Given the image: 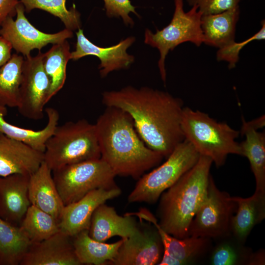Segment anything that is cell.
<instances>
[{"instance_id":"6da1fadb","label":"cell","mask_w":265,"mask_h":265,"mask_svg":"<svg viewBox=\"0 0 265 265\" xmlns=\"http://www.w3.org/2000/svg\"><path fill=\"white\" fill-rule=\"evenodd\" d=\"M102 102L129 113L144 143L164 158L185 140L181 128L183 101L168 92L128 86L104 92Z\"/></svg>"},{"instance_id":"7a4b0ae2","label":"cell","mask_w":265,"mask_h":265,"mask_svg":"<svg viewBox=\"0 0 265 265\" xmlns=\"http://www.w3.org/2000/svg\"><path fill=\"white\" fill-rule=\"evenodd\" d=\"M106 107L95 124L101 159L116 176L138 180L164 157L144 143L129 113L118 107Z\"/></svg>"},{"instance_id":"3957f363","label":"cell","mask_w":265,"mask_h":265,"mask_svg":"<svg viewBox=\"0 0 265 265\" xmlns=\"http://www.w3.org/2000/svg\"><path fill=\"white\" fill-rule=\"evenodd\" d=\"M212 163L200 155L196 163L160 195L158 223L168 234L178 238L187 237L189 225L206 199Z\"/></svg>"},{"instance_id":"277c9868","label":"cell","mask_w":265,"mask_h":265,"mask_svg":"<svg viewBox=\"0 0 265 265\" xmlns=\"http://www.w3.org/2000/svg\"><path fill=\"white\" fill-rule=\"evenodd\" d=\"M181 128L185 139L200 155L210 158L217 167L225 164L229 155L241 156L239 143L236 141L239 131L207 113L184 107Z\"/></svg>"},{"instance_id":"5b68a950","label":"cell","mask_w":265,"mask_h":265,"mask_svg":"<svg viewBox=\"0 0 265 265\" xmlns=\"http://www.w3.org/2000/svg\"><path fill=\"white\" fill-rule=\"evenodd\" d=\"M101 158L95 124L85 119L56 127L47 140L44 161L53 171L66 165Z\"/></svg>"},{"instance_id":"8992f818","label":"cell","mask_w":265,"mask_h":265,"mask_svg":"<svg viewBox=\"0 0 265 265\" xmlns=\"http://www.w3.org/2000/svg\"><path fill=\"white\" fill-rule=\"evenodd\" d=\"M199 156L185 139L175 147L164 163L138 179L128 196V202L155 203L164 191L196 163Z\"/></svg>"},{"instance_id":"52a82bcc","label":"cell","mask_w":265,"mask_h":265,"mask_svg":"<svg viewBox=\"0 0 265 265\" xmlns=\"http://www.w3.org/2000/svg\"><path fill=\"white\" fill-rule=\"evenodd\" d=\"M52 175L64 206L95 189L118 186L116 175L101 158L64 166L53 171Z\"/></svg>"},{"instance_id":"ba28073f","label":"cell","mask_w":265,"mask_h":265,"mask_svg":"<svg viewBox=\"0 0 265 265\" xmlns=\"http://www.w3.org/2000/svg\"><path fill=\"white\" fill-rule=\"evenodd\" d=\"M175 11L170 23L155 33L147 29L144 34V43L156 48L159 52L158 61L161 78L165 83L166 73L165 67L166 56L179 45L190 42L196 46L203 43L201 27L202 13L196 6L186 12L183 9V0H175Z\"/></svg>"},{"instance_id":"9c48e42d","label":"cell","mask_w":265,"mask_h":265,"mask_svg":"<svg viewBox=\"0 0 265 265\" xmlns=\"http://www.w3.org/2000/svg\"><path fill=\"white\" fill-rule=\"evenodd\" d=\"M232 196L220 190L210 175L206 199L188 228L187 237L216 239L230 235V225L237 209Z\"/></svg>"},{"instance_id":"30bf717a","label":"cell","mask_w":265,"mask_h":265,"mask_svg":"<svg viewBox=\"0 0 265 265\" xmlns=\"http://www.w3.org/2000/svg\"><path fill=\"white\" fill-rule=\"evenodd\" d=\"M44 53L25 57L20 86L19 112L25 118L38 120L44 117V106L49 101L50 80L43 66Z\"/></svg>"},{"instance_id":"8fae6325","label":"cell","mask_w":265,"mask_h":265,"mask_svg":"<svg viewBox=\"0 0 265 265\" xmlns=\"http://www.w3.org/2000/svg\"><path fill=\"white\" fill-rule=\"evenodd\" d=\"M25 7L19 3L16 8V18L8 17L0 27V35L7 40L13 48L25 56L30 55L34 49L39 51L49 44L62 42L73 36L67 28L55 33H47L35 28L25 15Z\"/></svg>"},{"instance_id":"7c38bea8","label":"cell","mask_w":265,"mask_h":265,"mask_svg":"<svg viewBox=\"0 0 265 265\" xmlns=\"http://www.w3.org/2000/svg\"><path fill=\"white\" fill-rule=\"evenodd\" d=\"M152 225L139 227L134 235L123 239L115 257L108 265H158L163 253V246L158 229Z\"/></svg>"},{"instance_id":"4fadbf2b","label":"cell","mask_w":265,"mask_h":265,"mask_svg":"<svg viewBox=\"0 0 265 265\" xmlns=\"http://www.w3.org/2000/svg\"><path fill=\"white\" fill-rule=\"evenodd\" d=\"M121 194V190L118 186L110 189L99 188L64 206L59 219L60 231L73 237L82 231L88 230L96 208Z\"/></svg>"},{"instance_id":"5bb4252c","label":"cell","mask_w":265,"mask_h":265,"mask_svg":"<svg viewBox=\"0 0 265 265\" xmlns=\"http://www.w3.org/2000/svg\"><path fill=\"white\" fill-rule=\"evenodd\" d=\"M76 35V49L71 52L70 59L76 60L87 55L96 56L101 62L99 68L102 77H106L113 71L128 68L134 61L133 56L127 52L135 41L133 37H128L114 46L104 48L92 43L80 28Z\"/></svg>"},{"instance_id":"9a60e30c","label":"cell","mask_w":265,"mask_h":265,"mask_svg":"<svg viewBox=\"0 0 265 265\" xmlns=\"http://www.w3.org/2000/svg\"><path fill=\"white\" fill-rule=\"evenodd\" d=\"M20 265H81L72 238L59 231L39 242L31 243Z\"/></svg>"},{"instance_id":"2e32d148","label":"cell","mask_w":265,"mask_h":265,"mask_svg":"<svg viewBox=\"0 0 265 265\" xmlns=\"http://www.w3.org/2000/svg\"><path fill=\"white\" fill-rule=\"evenodd\" d=\"M163 246V253L159 265H189L200 263L212 246V239L188 236L178 238L168 234L158 224L155 225Z\"/></svg>"},{"instance_id":"e0dca14e","label":"cell","mask_w":265,"mask_h":265,"mask_svg":"<svg viewBox=\"0 0 265 265\" xmlns=\"http://www.w3.org/2000/svg\"><path fill=\"white\" fill-rule=\"evenodd\" d=\"M44 161V153L0 133V177L30 176Z\"/></svg>"},{"instance_id":"ac0fdd59","label":"cell","mask_w":265,"mask_h":265,"mask_svg":"<svg viewBox=\"0 0 265 265\" xmlns=\"http://www.w3.org/2000/svg\"><path fill=\"white\" fill-rule=\"evenodd\" d=\"M29 177L22 174L0 177V217L15 225H20L31 205Z\"/></svg>"},{"instance_id":"d6986e66","label":"cell","mask_w":265,"mask_h":265,"mask_svg":"<svg viewBox=\"0 0 265 265\" xmlns=\"http://www.w3.org/2000/svg\"><path fill=\"white\" fill-rule=\"evenodd\" d=\"M138 229L134 216L126 213L121 216L113 207L104 203L94 212L88 231L89 236L94 240L105 242L115 236L122 239L129 238Z\"/></svg>"},{"instance_id":"ffe728a7","label":"cell","mask_w":265,"mask_h":265,"mask_svg":"<svg viewBox=\"0 0 265 265\" xmlns=\"http://www.w3.org/2000/svg\"><path fill=\"white\" fill-rule=\"evenodd\" d=\"M28 193L31 205L59 221L64 205L56 187L52 171L44 161L30 176Z\"/></svg>"},{"instance_id":"44dd1931","label":"cell","mask_w":265,"mask_h":265,"mask_svg":"<svg viewBox=\"0 0 265 265\" xmlns=\"http://www.w3.org/2000/svg\"><path fill=\"white\" fill-rule=\"evenodd\" d=\"M232 198L237 207L231 220L230 235L244 244L253 228L265 218V192L255 191L248 198Z\"/></svg>"},{"instance_id":"7402d4cb","label":"cell","mask_w":265,"mask_h":265,"mask_svg":"<svg viewBox=\"0 0 265 265\" xmlns=\"http://www.w3.org/2000/svg\"><path fill=\"white\" fill-rule=\"evenodd\" d=\"M239 6L220 13L202 15L201 27L205 44L222 48L235 41Z\"/></svg>"},{"instance_id":"603a6c76","label":"cell","mask_w":265,"mask_h":265,"mask_svg":"<svg viewBox=\"0 0 265 265\" xmlns=\"http://www.w3.org/2000/svg\"><path fill=\"white\" fill-rule=\"evenodd\" d=\"M45 111L48 118L47 124L42 130L35 131L8 123L4 118L7 112L6 107L0 106V133L44 153L46 143L58 125L59 119V114L56 109L48 107Z\"/></svg>"},{"instance_id":"cb8c5ba5","label":"cell","mask_w":265,"mask_h":265,"mask_svg":"<svg viewBox=\"0 0 265 265\" xmlns=\"http://www.w3.org/2000/svg\"><path fill=\"white\" fill-rule=\"evenodd\" d=\"M239 132L245 137L239 146L241 156L249 161L255 179V191L265 192V133L254 129L243 117Z\"/></svg>"},{"instance_id":"d4e9b609","label":"cell","mask_w":265,"mask_h":265,"mask_svg":"<svg viewBox=\"0 0 265 265\" xmlns=\"http://www.w3.org/2000/svg\"><path fill=\"white\" fill-rule=\"evenodd\" d=\"M72 238L75 253L81 265H108L115 257L123 239L112 243L98 241L91 238L88 230Z\"/></svg>"},{"instance_id":"484cf974","label":"cell","mask_w":265,"mask_h":265,"mask_svg":"<svg viewBox=\"0 0 265 265\" xmlns=\"http://www.w3.org/2000/svg\"><path fill=\"white\" fill-rule=\"evenodd\" d=\"M31 244L20 226L0 217V265H20Z\"/></svg>"},{"instance_id":"4316f807","label":"cell","mask_w":265,"mask_h":265,"mask_svg":"<svg viewBox=\"0 0 265 265\" xmlns=\"http://www.w3.org/2000/svg\"><path fill=\"white\" fill-rule=\"evenodd\" d=\"M70 46L67 40L53 44L44 53L43 66L50 80L49 101L63 86L66 78V68L70 59Z\"/></svg>"},{"instance_id":"83f0119b","label":"cell","mask_w":265,"mask_h":265,"mask_svg":"<svg viewBox=\"0 0 265 265\" xmlns=\"http://www.w3.org/2000/svg\"><path fill=\"white\" fill-rule=\"evenodd\" d=\"M253 251L231 235L216 239L208 256L211 265H248Z\"/></svg>"},{"instance_id":"f1b7e54d","label":"cell","mask_w":265,"mask_h":265,"mask_svg":"<svg viewBox=\"0 0 265 265\" xmlns=\"http://www.w3.org/2000/svg\"><path fill=\"white\" fill-rule=\"evenodd\" d=\"M24 58L17 53L0 67V106L17 107Z\"/></svg>"},{"instance_id":"f546056e","label":"cell","mask_w":265,"mask_h":265,"mask_svg":"<svg viewBox=\"0 0 265 265\" xmlns=\"http://www.w3.org/2000/svg\"><path fill=\"white\" fill-rule=\"evenodd\" d=\"M20 226L31 243L47 239L60 231L56 218L32 205L28 207Z\"/></svg>"},{"instance_id":"4dcf8cb0","label":"cell","mask_w":265,"mask_h":265,"mask_svg":"<svg viewBox=\"0 0 265 265\" xmlns=\"http://www.w3.org/2000/svg\"><path fill=\"white\" fill-rule=\"evenodd\" d=\"M27 12L35 8L46 11L59 18L66 28L71 31L80 29V14L75 8L66 6V0H19Z\"/></svg>"},{"instance_id":"1f68e13d","label":"cell","mask_w":265,"mask_h":265,"mask_svg":"<svg viewBox=\"0 0 265 265\" xmlns=\"http://www.w3.org/2000/svg\"><path fill=\"white\" fill-rule=\"evenodd\" d=\"M262 27L260 30L250 38L240 42L235 41L227 46L218 49L216 53V59L218 61H225L229 63V69L235 67L239 60V54L241 49L247 44L254 40H264L265 38V22H261Z\"/></svg>"},{"instance_id":"d6a6232c","label":"cell","mask_w":265,"mask_h":265,"mask_svg":"<svg viewBox=\"0 0 265 265\" xmlns=\"http://www.w3.org/2000/svg\"><path fill=\"white\" fill-rule=\"evenodd\" d=\"M240 0H187L190 6H196L202 15L220 13L238 5Z\"/></svg>"},{"instance_id":"836d02e7","label":"cell","mask_w":265,"mask_h":265,"mask_svg":"<svg viewBox=\"0 0 265 265\" xmlns=\"http://www.w3.org/2000/svg\"><path fill=\"white\" fill-rule=\"evenodd\" d=\"M107 15L109 17H121L127 25L133 26V21L129 16L131 12L137 15L130 0H104Z\"/></svg>"},{"instance_id":"e575fe53","label":"cell","mask_w":265,"mask_h":265,"mask_svg":"<svg viewBox=\"0 0 265 265\" xmlns=\"http://www.w3.org/2000/svg\"><path fill=\"white\" fill-rule=\"evenodd\" d=\"M19 0H0V27L8 17L16 15V8Z\"/></svg>"},{"instance_id":"d590c367","label":"cell","mask_w":265,"mask_h":265,"mask_svg":"<svg viewBox=\"0 0 265 265\" xmlns=\"http://www.w3.org/2000/svg\"><path fill=\"white\" fill-rule=\"evenodd\" d=\"M12 48L11 44L0 35V67L10 59Z\"/></svg>"},{"instance_id":"8d00e7d4","label":"cell","mask_w":265,"mask_h":265,"mask_svg":"<svg viewBox=\"0 0 265 265\" xmlns=\"http://www.w3.org/2000/svg\"><path fill=\"white\" fill-rule=\"evenodd\" d=\"M265 264V251L260 249L255 252H252L248 265H263Z\"/></svg>"},{"instance_id":"74e56055","label":"cell","mask_w":265,"mask_h":265,"mask_svg":"<svg viewBox=\"0 0 265 265\" xmlns=\"http://www.w3.org/2000/svg\"><path fill=\"white\" fill-rule=\"evenodd\" d=\"M248 124L255 130L263 128L265 125V115H262L254 120L247 122Z\"/></svg>"}]
</instances>
